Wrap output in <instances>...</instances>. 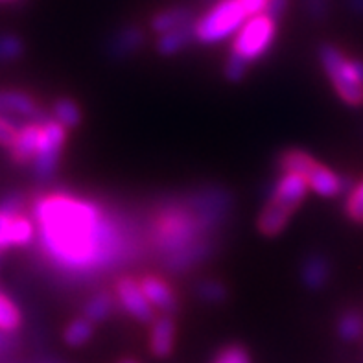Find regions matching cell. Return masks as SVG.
Segmentation results:
<instances>
[{
    "label": "cell",
    "instance_id": "28",
    "mask_svg": "<svg viewBox=\"0 0 363 363\" xmlns=\"http://www.w3.org/2000/svg\"><path fill=\"white\" fill-rule=\"evenodd\" d=\"M23 325V313L8 295L0 291V330L13 334Z\"/></svg>",
    "mask_w": 363,
    "mask_h": 363
},
{
    "label": "cell",
    "instance_id": "14",
    "mask_svg": "<svg viewBox=\"0 0 363 363\" xmlns=\"http://www.w3.org/2000/svg\"><path fill=\"white\" fill-rule=\"evenodd\" d=\"M306 181H308L310 190H313L321 198H336L341 194H347L354 184V181H350L349 177L336 174V172L327 168V166L319 164V162L306 175Z\"/></svg>",
    "mask_w": 363,
    "mask_h": 363
},
{
    "label": "cell",
    "instance_id": "9",
    "mask_svg": "<svg viewBox=\"0 0 363 363\" xmlns=\"http://www.w3.org/2000/svg\"><path fill=\"white\" fill-rule=\"evenodd\" d=\"M0 115L9 118H21L26 122H43L50 118L45 111L39 107L35 98L30 96L24 91H13V89H0Z\"/></svg>",
    "mask_w": 363,
    "mask_h": 363
},
{
    "label": "cell",
    "instance_id": "22",
    "mask_svg": "<svg viewBox=\"0 0 363 363\" xmlns=\"http://www.w3.org/2000/svg\"><path fill=\"white\" fill-rule=\"evenodd\" d=\"M196 299H199L205 304H221L225 303L227 297H229V288L218 279H199V281L194 282L192 288Z\"/></svg>",
    "mask_w": 363,
    "mask_h": 363
},
{
    "label": "cell",
    "instance_id": "26",
    "mask_svg": "<svg viewBox=\"0 0 363 363\" xmlns=\"http://www.w3.org/2000/svg\"><path fill=\"white\" fill-rule=\"evenodd\" d=\"M92 334H94V325L82 315L69 323V327L63 332V340L69 347H83L87 341H91Z\"/></svg>",
    "mask_w": 363,
    "mask_h": 363
},
{
    "label": "cell",
    "instance_id": "34",
    "mask_svg": "<svg viewBox=\"0 0 363 363\" xmlns=\"http://www.w3.org/2000/svg\"><path fill=\"white\" fill-rule=\"evenodd\" d=\"M13 214H6L0 211V251L11 249V240H9V227H11Z\"/></svg>",
    "mask_w": 363,
    "mask_h": 363
},
{
    "label": "cell",
    "instance_id": "10",
    "mask_svg": "<svg viewBox=\"0 0 363 363\" xmlns=\"http://www.w3.org/2000/svg\"><path fill=\"white\" fill-rule=\"evenodd\" d=\"M138 284H140L144 295L152 303L153 308L157 312H161L162 315H174L179 310L177 294H175V290L170 286V282L162 279L161 275L147 273V275H143L138 279Z\"/></svg>",
    "mask_w": 363,
    "mask_h": 363
},
{
    "label": "cell",
    "instance_id": "11",
    "mask_svg": "<svg viewBox=\"0 0 363 363\" xmlns=\"http://www.w3.org/2000/svg\"><path fill=\"white\" fill-rule=\"evenodd\" d=\"M146 45V32L137 24H125L118 28L106 43V54L111 60L125 61L143 50Z\"/></svg>",
    "mask_w": 363,
    "mask_h": 363
},
{
    "label": "cell",
    "instance_id": "17",
    "mask_svg": "<svg viewBox=\"0 0 363 363\" xmlns=\"http://www.w3.org/2000/svg\"><path fill=\"white\" fill-rule=\"evenodd\" d=\"M175 343L174 315H161L152 323L150 332V350L155 358H168Z\"/></svg>",
    "mask_w": 363,
    "mask_h": 363
},
{
    "label": "cell",
    "instance_id": "23",
    "mask_svg": "<svg viewBox=\"0 0 363 363\" xmlns=\"http://www.w3.org/2000/svg\"><path fill=\"white\" fill-rule=\"evenodd\" d=\"M37 227L35 221L28 214H17L11 220L9 227V240H11V247H28L35 242Z\"/></svg>",
    "mask_w": 363,
    "mask_h": 363
},
{
    "label": "cell",
    "instance_id": "15",
    "mask_svg": "<svg viewBox=\"0 0 363 363\" xmlns=\"http://www.w3.org/2000/svg\"><path fill=\"white\" fill-rule=\"evenodd\" d=\"M299 275L301 282H303L306 290L321 291L328 284L332 277L330 258L325 253H319V251H313V253L306 255L303 264H301Z\"/></svg>",
    "mask_w": 363,
    "mask_h": 363
},
{
    "label": "cell",
    "instance_id": "2",
    "mask_svg": "<svg viewBox=\"0 0 363 363\" xmlns=\"http://www.w3.org/2000/svg\"><path fill=\"white\" fill-rule=\"evenodd\" d=\"M220 227L190 207L184 196L157 203L146 221V249L157 260L170 257L203 238L220 236Z\"/></svg>",
    "mask_w": 363,
    "mask_h": 363
},
{
    "label": "cell",
    "instance_id": "40",
    "mask_svg": "<svg viewBox=\"0 0 363 363\" xmlns=\"http://www.w3.org/2000/svg\"><path fill=\"white\" fill-rule=\"evenodd\" d=\"M0 253H2V251H0Z\"/></svg>",
    "mask_w": 363,
    "mask_h": 363
},
{
    "label": "cell",
    "instance_id": "35",
    "mask_svg": "<svg viewBox=\"0 0 363 363\" xmlns=\"http://www.w3.org/2000/svg\"><path fill=\"white\" fill-rule=\"evenodd\" d=\"M286 9H288V0H267L264 13L272 17L273 21H279L286 13Z\"/></svg>",
    "mask_w": 363,
    "mask_h": 363
},
{
    "label": "cell",
    "instance_id": "19",
    "mask_svg": "<svg viewBox=\"0 0 363 363\" xmlns=\"http://www.w3.org/2000/svg\"><path fill=\"white\" fill-rule=\"evenodd\" d=\"M194 24H186V26L175 28L170 32L161 33L155 43L157 52L164 57H172V55L179 54L184 48H189L194 41H196V32H194Z\"/></svg>",
    "mask_w": 363,
    "mask_h": 363
},
{
    "label": "cell",
    "instance_id": "37",
    "mask_svg": "<svg viewBox=\"0 0 363 363\" xmlns=\"http://www.w3.org/2000/svg\"><path fill=\"white\" fill-rule=\"evenodd\" d=\"M13 345H15L13 334L0 330V352H8V350L13 349Z\"/></svg>",
    "mask_w": 363,
    "mask_h": 363
},
{
    "label": "cell",
    "instance_id": "16",
    "mask_svg": "<svg viewBox=\"0 0 363 363\" xmlns=\"http://www.w3.org/2000/svg\"><path fill=\"white\" fill-rule=\"evenodd\" d=\"M291 214H294V211L282 205V203L275 201V199H266L262 212L258 214V230L267 238L279 236L284 230V227L288 225Z\"/></svg>",
    "mask_w": 363,
    "mask_h": 363
},
{
    "label": "cell",
    "instance_id": "25",
    "mask_svg": "<svg viewBox=\"0 0 363 363\" xmlns=\"http://www.w3.org/2000/svg\"><path fill=\"white\" fill-rule=\"evenodd\" d=\"M337 336L341 341L352 343L363 336V315L356 310H347L337 319Z\"/></svg>",
    "mask_w": 363,
    "mask_h": 363
},
{
    "label": "cell",
    "instance_id": "39",
    "mask_svg": "<svg viewBox=\"0 0 363 363\" xmlns=\"http://www.w3.org/2000/svg\"><path fill=\"white\" fill-rule=\"evenodd\" d=\"M118 363H138L137 359H131V358H125V359H120Z\"/></svg>",
    "mask_w": 363,
    "mask_h": 363
},
{
    "label": "cell",
    "instance_id": "6",
    "mask_svg": "<svg viewBox=\"0 0 363 363\" xmlns=\"http://www.w3.org/2000/svg\"><path fill=\"white\" fill-rule=\"evenodd\" d=\"M65 143H67V128L55 118H52L50 115V118L43 122L39 147H37L35 159L32 161V172L35 181L48 183L54 179V175L57 174V168H60Z\"/></svg>",
    "mask_w": 363,
    "mask_h": 363
},
{
    "label": "cell",
    "instance_id": "24",
    "mask_svg": "<svg viewBox=\"0 0 363 363\" xmlns=\"http://www.w3.org/2000/svg\"><path fill=\"white\" fill-rule=\"evenodd\" d=\"M52 118L57 120L67 129H74L82 124L83 115L76 101L70 98H60V100H55L54 107H52Z\"/></svg>",
    "mask_w": 363,
    "mask_h": 363
},
{
    "label": "cell",
    "instance_id": "7",
    "mask_svg": "<svg viewBox=\"0 0 363 363\" xmlns=\"http://www.w3.org/2000/svg\"><path fill=\"white\" fill-rule=\"evenodd\" d=\"M218 247H220V236H211V238H203L196 244L189 245V247L181 249L177 253L170 255V257L159 260V266L164 272L172 273V275H184V273L192 272L203 262L211 260L216 255Z\"/></svg>",
    "mask_w": 363,
    "mask_h": 363
},
{
    "label": "cell",
    "instance_id": "5",
    "mask_svg": "<svg viewBox=\"0 0 363 363\" xmlns=\"http://www.w3.org/2000/svg\"><path fill=\"white\" fill-rule=\"evenodd\" d=\"M275 37L277 21L267 17L266 13L255 15V17H249L244 26L235 33L230 52L240 55L247 63H253L267 54V50L275 43Z\"/></svg>",
    "mask_w": 363,
    "mask_h": 363
},
{
    "label": "cell",
    "instance_id": "8",
    "mask_svg": "<svg viewBox=\"0 0 363 363\" xmlns=\"http://www.w3.org/2000/svg\"><path fill=\"white\" fill-rule=\"evenodd\" d=\"M116 301L120 310H124L128 315L137 319L138 323H153L155 321V308L144 295L143 288L138 284V279L131 275H122L115 281Z\"/></svg>",
    "mask_w": 363,
    "mask_h": 363
},
{
    "label": "cell",
    "instance_id": "3",
    "mask_svg": "<svg viewBox=\"0 0 363 363\" xmlns=\"http://www.w3.org/2000/svg\"><path fill=\"white\" fill-rule=\"evenodd\" d=\"M319 63L340 98L350 107L363 106V60L349 57L332 43H323L318 50Z\"/></svg>",
    "mask_w": 363,
    "mask_h": 363
},
{
    "label": "cell",
    "instance_id": "27",
    "mask_svg": "<svg viewBox=\"0 0 363 363\" xmlns=\"http://www.w3.org/2000/svg\"><path fill=\"white\" fill-rule=\"evenodd\" d=\"M26 52L23 37L17 33H0V65H11L18 61Z\"/></svg>",
    "mask_w": 363,
    "mask_h": 363
},
{
    "label": "cell",
    "instance_id": "36",
    "mask_svg": "<svg viewBox=\"0 0 363 363\" xmlns=\"http://www.w3.org/2000/svg\"><path fill=\"white\" fill-rule=\"evenodd\" d=\"M244 9L247 11L249 17H255V15L264 13V9H266L267 0H240Z\"/></svg>",
    "mask_w": 363,
    "mask_h": 363
},
{
    "label": "cell",
    "instance_id": "33",
    "mask_svg": "<svg viewBox=\"0 0 363 363\" xmlns=\"http://www.w3.org/2000/svg\"><path fill=\"white\" fill-rule=\"evenodd\" d=\"M17 131L18 125L15 124L13 118L0 115V147L8 150V147L13 144L15 137H17Z\"/></svg>",
    "mask_w": 363,
    "mask_h": 363
},
{
    "label": "cell",
    "instance_id": "1",
    "mask_svg": "<svg viewBox=\"0 0 363 363\" xmlns=\"http://www.w3.org/2000/svg\"><path fill=\"white\" fill-rule=\"evenodd\" d=\"M30 211L41 258L67 282L85 284L129 266L146 245L128 216L69 192L37 196Z\"/></svg>",
    "mask_w": 363,
    "mask_h": 363
},
{
    "label": "cell",
    "instance_id": "20",
    "mask_svg": "<svg viewBox=\"0 0 363 363\" xmlns=\"http://www.w3.org/2000/svg\"><path fill=\"white\" fill-rule=\"evenodd\" d=\"M196 23L192 9L184 8V6H174V8L162 9L159 13L153 15L152 18V30L155 33H166L175 28L186 26V24Z\"/></svg>",
    "mask_w": 363,
    "mask_h": 363
},
{
    "label": "cell",
    "instance_id": "12",
    "mask_svg": "<svg viewBox=\"0 0 363 363\" xmlns=\"http://www.w3.org/2000/svg\"><path fill=\"white\" fill-rule=\"evenodd\" d=\"M308 190V181L304 175L281 174V177L272 184V189L267 190V199H275L295 212L304 201Z\"/></svg>",
    "mask_w": 363,
    "mask_h": 363
},
{
    "label": "cell",
    "instance_id": "4",
    "mask_svg": "<svg viewBox=\"0 0 363 363\" xmlns=\"http://www.w3.org/2000/svg\"><path fill=\"white\" fill-rule=\"evenodd\" d=\"M247 18V11L240 0H220L205 11V15L196 18V41L201 45H218L229 37H235Z\"/></svg>",
    "mask_w": 363,
    "mask_h": 363
},
{
    "label": "cell",
    "instance_id": "31",
    "mask_svg": "<svg viewBox=\"0 0 363 363\" xmlns=\"http://www.w3.org/2000/svg\"><path fill=\"white\" fill-rule=\"evenodd\" d=\"M249 65L251 63H247V61L242 60L240 55H236L230 52V55L227 57V61H225V67H223V74H225V78L229 79V82L238 83V82H242L245 76H247Z\"/></svg>",
    "mask_w": 363,
    "mask_h": 363
},
{
    "label": "cell",
    "instance_id": "18",
    "mask_svg": "<svg viewBox=\"0 0 363 363\" xmlns=\"http://www.w3.org/2000/svg\"><path fill=\"white\" fill-rule=\"evenodd\" d=\"M118 308L115 291L98 290L83 304V318H87L92 325H98L113 318Z\"/></svg>",
    "mask_w": 363,
    "mask_h": 363
},
{
    "label": "cell",
    "instance_id": "29",
    "mask_svg": "<svg viewBox=\"0 0 363 363\" xmlns=\"http://www.w3.org/2000/svg\"><path fill=\"white\" fill-rule=\"evenodd\" d=\"M345 216L358 225H363V179L356 181L352 189L347 192L345 199Z\"/></svg>",
    "mask_w": 363,
    "mask_h": 363
},
{
    "label": "cell",
    "instance_id": "21",
    "mask_svg": "<svg viewBox=\"0 0 363 363\" xmlns=\"http://www.w3.org/2000/svg\"><path fill=\"white\" fill-rule=\"evenodd\" d=\"M315 164H318V161L308 152L297 150V147L284 150L277 159V170L281 174H299L304 177L312 172Z\"/></svg>",
    "mask_w": 363,
    "mask_h": 363
},
{
    "label": "cell",
    "instance_id": "32",
    "mask_svg": "<svg viewBox=\"0 0 363 363\" xmlns=\"http://www.w3.org/2000/svg\"><path fill=\"white\" fill-rule=\"evenodd\" d=\"M212 363H251L247 350L240 345H229L221 349Z\"/></svg>",
    "mask_w": 363,
    "mask_h": 363
},
{
    "label": "cell",
    "instance_id": "30",
    "mask_svg": "<svg viewBox=\"0 0 363 363\" xmlns=\"http://www.w3.org/2000/svg\"><path fill=\"white\" fill-rule=\"evenodd\" d=\"M28 208V194L21 192V190H11V192H6L2 198H0V211L6 212V214H26Z\"/></svg>",
    "mask_w": 363,
    "mask_h": 363
},
{
    "label": "cell",
    "instance_id": "13",
    "mask_svg": "<svg viewBox=\"0 0 363 363\" xmlns=\"http://www.w3.org/2000/svg\"><path fill=\"white\" fill-rule=\"evenodd\" d=\"M43 122H24V124L18 125L17 137H15L13 144L8 147V155L13 164H32V161L37 155V147H39Z\"/></svg>",
    "mask_w": 363,
    "mask_h": 363
},
{
    "label": "cell",
    "instance_id": "38",
    "mask_svg": "<svg viewBox=\"0 0 363 363\" xmlns=\"http://www.w3.org/2000/svg\"><path fill=\"white\" fill-rule=\"evenodd\" d=\"M349 6L356 15H362L363 17V0H349Z\"/></svg>",
    "mask_w": 363,
    "mask_h": 363
}]
</instances>
